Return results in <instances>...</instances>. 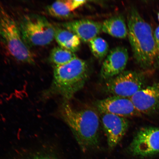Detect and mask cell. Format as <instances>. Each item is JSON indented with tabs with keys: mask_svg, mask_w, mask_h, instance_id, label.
Wrapping results in <instances>:
<instances>
[{
	"mask_svg": "<svg viewBox=\"0 0 159 159\" xmlns=\"http://www.w3.org/2000/svg\"><path fill=\"white\" fill-rule=\"evenodd\" d=\"M102 32L116 38H126L128 29L124 16L117 15L105 20L102 23Z\"/></svg>",
	"mask_w": 159,
	"mask_h": 159,
	"instance_id": "4fadbf2b",
	"label": "cell"
},
{
	"mask_svg": "<svg viewBox=\"0 0 159 159\" xmlns=\"http://www.w3.org/2000/svg\"><path fill=\"white\" fill-rule=\"evenodd\" d=\"M90 74L88 63L77 57L66 64L55 66L52 83L43 92V98L57 95L69 102L84 87Z\"/></svg>",
	"mask_w": 159,
	"mask_h": 159,
	"instance_id": "3957f363",
	"label": "cell"
},
{
	"mask_svg": "<svg viewBox=\"0 0 159 159\" xmlns=\"http://www.w3.org/2000/svg\"><path fill=\"white\" fill-rule=\"evenodd\" d=\"M95 106L101 114H113L126 118L142 116L130 98L112 96L97 101Z\"/></svg>",
	"mask_w": 159,
	"mask_h": 159,
	"instance_id": "ba28073f",
	"label": "cell"
},
{
	"mask_svg": "<svg viewBox=\"0 0 159 159\" xmlns=\"http://www.w3.org/2000/svg\"><path fill=\"white\" fill-rule=\"evenodd\" d=\"M101 122L106 135L110 150L117 146L122 140L129 126L128 119L116 115L101 114Z\"/></svg>",
	"mask_w": 159,
	"mask_h": 159,
	"instance_id": "9c48e42d",
	"label": "cell"
},
{
	"mask_svg": "<svg viewBox=\"0 0 159 159\" xmlns=\"http://www.w3.org/2000/svg\"><path fill=\"white\" fill-rule=\"evenodd\" d=\"M89 44L91 52L97 59L101 60L108 53V43L102 38L97 37L89 41Z\"/></svg>",
	"mask_w": 159,
	"mask_h": 159,
	"instance_id": "e0dca14e",
	"label": "cell"
},
{
	"mask_svg": "<svg viewBox=\"0 0 159 159\" xmlns=\"http://www.w3.org/2000/svg\"><path fill=\"white\" fill-rule=\"evenodd\" d=\"M61 26L75 34L81 41L89 43L102 32V23L81 19L61 24Z\"/></svg>",
	"mask_w": 159,
	"mask_h": 159,
	"instance_id": "7c38bea8",
	"label": "cell"
},
{
	"mask_svg": "<svg viewBox=\"0 0 159 159\" xmlns=\"http://www.w3.org/2000/svg\"><path fill=\"white\" fill-rule=\"evenodd\" d=\"M128 59V51L125 47L119 46L111 49L101 66V79L106 81L120 74L125 71Z\"/></svg>",
	"mask_w": 159,
	"mask_h": 159,
	"instance_id": "8fae6325",
	"label": "cell"
},
{
	"mask_svg": "<svg viewBox=\"0 0 159 159\" xmlns=\"http://www.w3.org/2000/svg\"><path fill=\"white\" fill-rule=\"evenodd\" d=\"M49 57L55 66H57L67 64L77 57L75 53L59 46L52 50Z\"/></svg>",
	"mask_w": 159,
	"mask_h": 159,
	"instance_id": "2e32d148",
	"label": "cell"
},
{
	"mask_svg": "<svg viewBox=\"0 0 159 159\" xmlns=\"http://www.w3.org/2000/svg\"><path fill=\"white\" fill-rule=\"evenodd\" d=\"M86 1H77V0H69V3L71 11L73 12L75 10L83 6L86 3Z\"/></svg>",
	"mask_w": 159,
	"mask_h": 159,
	"instance_id": "ac0fdd59",
	"label": "cell"
},
{
	"mask_svg": "<svg viewBox=\"0 0 159 159\" xmlns=\"http://www.w3.org/2000/svg\"><path fill=\"white\" fill-rule=\"evenodd\" d=\"M48 13L52 16L60 19H68L73 16L70 7L69 0H60L48 6Z\"/></svg>",
	"mask_w": 159,
	"mask_h": 159,
	"instance_id": "9a60e30c",
	"label": "cell"
},
{
	"mask_svg": "<svg viewBox=\"0 0 159 159\" xmlns=\"http://www.w3.org/2000/svg\"><path fill=\"white\" fill-rule=\"evenodd\" d=\"M55 28V39L59 47L74 53L79 51L81 41L76 35L61 26Z\"/></svg>",
	"mask_w": 159,
	"mask_h": 159,
	"instance_id": "5bb4252c",
	"label": "cell"
},
{
	"mask_svg": "<svg viewBox=\"0 0 159 159\" xmlns=\"http://www.w3.org/2000/svg\"><path fill=\"white\" fill-rule=\"evenodd\" d=\"M19 27L23 40L28 47L49 45L55 39V27L43 16L26 15Z\"/></svg>",
	"mask_w": 159,
	"mask_h": 159,
	"instance_id": "5b68a950",
	"label": "cell"
},
{
	"mask_svg": "<svg viewBox=\"0 0 159 159\" xmlns=\"http://www.w3.org/2000/svg\"><path fill=\"white\" fill-rule=\"evenodd\" d=\"M127 25L129 42L137 64L144 70L159 66L154 32L134 7L129 10Z\"/></svg>",
	"mask_w": 159,
	"mask_h": 159,
	"instance_id": "7a4b0ae2",
	"label": "cell"
},
{
	"mask_svg": "<svg viewBox=\"0 0 159 159\" xmlns=\"http://www.w3.org/2000/svg\"><path fill=\"white\" fill-rule=\"evenodd\" d=\"M59 112L83 152L98 148L101 120L95 108L88 106L76 107L69 102L63 101Z\"/></svg>",
	"mask_w": 159,
	"mask_h": 159,
	"instance_id": "6da1fadb",
	"label": "cell"
},
{
	"mask_svg": "<svg viewBox=\"0 0 159 159\" xmlns=\"http://www.w3.org/2000/svg\"><path fill=\"white\" fill-rule=\"evenodd\" d=\"M129 153L140 158L159 154V127H142L137 131L128 148Z\"/></svg>",
	"mask_w": 159,
	"mask_h": 159,
	"instance_id": "52a82bcc",
	"label": "cell"
},
{
	"mask_svg": "<svg viewBox=\"0 0 159 159\" xmlns=\"http://www.w3.org/2000/svg\"><path fill=\"white\" fill-rule=\"evenodd\" d=\"M130 99L142 115L157 114L159 112V82L145 86Z\"/></svg>",
	"mask_w": 159,
	"mask_h": 159,
	"instance_id": "30bf717a",
	"label": "cell"
},
{
	"mask_svg": "<svg viewBox=\"0 0 159 159\" xmlns=\"http://www.w3.org/2000/svg\"><path fill=\"white\" fill-rule=\"evenodd\" d=\"M154 36L158 51L159 66V26L154 31Z\"/></svg>",
	"mask_w": 159,
	"mask_h": 159,
	"instance_id": "d6986e66",
	"label": "cell"
},
{
	"mask_svg": "<svg viewBox=\"0 0 159 159\" xmlns=\"http://www.w3.org/2000/svg\"><path fill=\"white\" fill-rule=\"evenodd\" d=\"M146 79L144 73L127 70L105 81V92L112 96L130 98L146 86Z\"/></svg>",
	"mask_w": 159,
	"mask_h": 159,
	"instance_id": "8992f818",
	"label": "cell"
},
{
	"mask_svg": "<svg viewBox=\"0 0 159 159\" xmlns=\"http://www.w3.org/2000/svg\"><path fill=\"white\" fill-rule=\"evenodd\" d=\"M158 19L159 21V12L158 14Z\"/></svg>",
	"mask_w": 159,
	"mask_h": 159,
	"instance_id": "44dd1931",
	"label": "cell"
},
{
	"mask_svg": "<svg viewBox=\"0 0 159 159\" xmlns=\"http://www.w3.org/2000/svg\"><path fill=\"white\" fill-rule=\"evenodd\" d=\"M35 159H54L52 158L49 157H40L37 158Z\"/></svg>",
	"mask_w": 159,
	"mask_h": 159,
	"instance_id": "ffe728a7",
	"label": "cell"
},
{
	"mask_svg": "<svg viewBox=\"0 0 159 159\" xmlns=\"http://www.w3.org/2000/svg\"><path fill=\"white\" fill-rule=\"evenodd\" d=\"M0 39L10 55L20 62L33 64L34 56L23 39L13 17L0 4Z\"/></svg>",
	"mask_w": 159,
	"mask_h": 159,
	"instance_id": "277c9868",
	"label": "cell"
}]
</instances>
